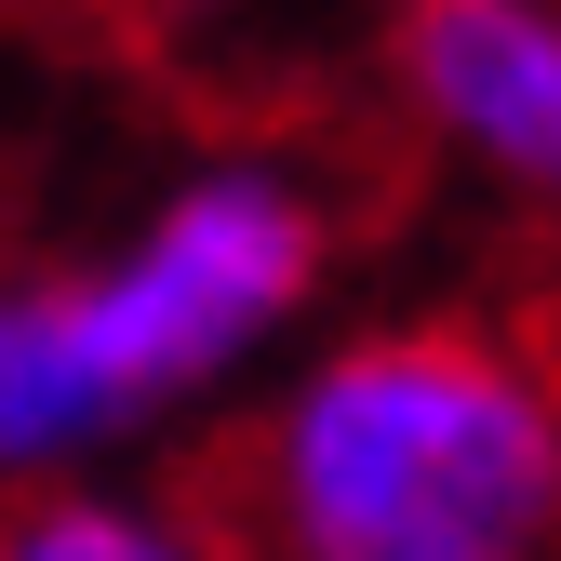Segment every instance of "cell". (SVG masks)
I'll use <instances>...</instances> for the list:
<instances>
[{"mask_svg":"<svg viewBox=\"0 0 561 561\" xmlns=\"http://www.w3.org/2000/svg\"><path fill=\"white\" fill-rule=\"evenodd\" d=\"M201 561H561V388L481 321L347 334L187 468Z\"/></svg>","mask_w":561,"mask_h":561,"instance_id":"1","label":"cell"},{"mask_svg":"<svg viewBox=\"0 0 561 561\" xmlns=\"http://www.w3.org/2000/svg\"><path fill=\"white\" fill-rule=\"evenodd\" d=\"M308 280H321L308 187H280V174H201L107 267H67L54 280V321H67V362H81L94 414L134 428L148 401H174L215 362H241Z\"/></svg>","mask_w":561,"mask_h":561,"instance_id":"2","label":"cell"},{"mask_svg":"<svg viewBox=\"0 0 561 561\" xmlns=\"http://www.w3.org/2000/svg\"><path fill=\"white\" fill-rule=\"evenodd\" d=\"M401 94L508 187H561V14L548 0H388Z\"/></svg>","mask_w":561,"mask_h":561,"instance_id":"3","label":"cell"},{"mask_svg":"<svg viewBox=\"0 0 561 561\" xmlns=\"http://www.w3.org/2000/svg\"><path fill=\"white\" fill-rule=\"evenodd\" d=\"M67 442H107V414L67 362V321H54V280H0V468H41Z\"/></svg>","mask_w":561,"mask_h":561,"instance_id":"4","label":"cell"},{"mask_svg":"<svg viewBox=\"0 0 561 561\" xmlns=\"http://www.w3.org/2000/svg\"><path fill=\"white\" fill-rule=\"evenodd\" d=\"M0 561H201V548L161 535L148 508H107V495H27L0 522Z\"/></svg>","mask_w":561,"mask_h":561,"instance_id":"5","label":"cell"},{"mask_svg":"<svg viewBox=\"0 0 561 561\" xmlns=\"http://www.w3.org/2000/svg\"><path fill=\"white\" fill-rule=\"evenodd\" d=\"M522 347H535V375L561 388V308H535V334H522Z\"/></svg>","mask_w":561,"mask_h":561,"instance_id":"6","label":"cell"},{"mask_svg":"<svg viewBox=\"0 0 561 561\" xmlns=\"http://www.w3.org/2000/svg\"><path fill=\"white\" fill-rule=\"evenodd\" d=\"M548 308H561V295H548Z\"/></svg>","mask_w":561,"mask_h":561,"instance_id":"7","label":"cell"}]
</instances>
